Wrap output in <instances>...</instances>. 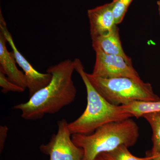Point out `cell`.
Masks as SVG:
<instances>
[{
    "label": "cell",
    "instance_id": "7c38bea8",
    "mask_svg": "<svg viewBox=\"0 0 160 160\" xmlns=\"http://www.w3.org/2000/svg\"><path fill=\"white\" fill-rule=\"evenodd\" d=\"M142 117L149 123L152 129V147L148 156L152 157L160 154V112L146 113Z\"/></svg>",
    "mask_w": 160,
    "mask_h": 160
},
{
    "label": "cell",
    "instance_id": "e0dca14e",
    "mask_svg": "<svg viewBox=\"0 0 160 160\" xmlns=\"http://www.w3.org/2000/svg\"><path fill=\"white\" fill-rule=\"evenodd\" d=\"M93 160H108L106 158L104 157L103 156L102 154V153L98 155Z\"/></svg>",
    "mask_w": 160,
    "mask_h": 160
},
{
    "label": "cell",
    "instance_id": "4fadbf2b",
    "mask_svg": "<svg viewBox=\"0 0 160 160\" xmlns=\"http://www.w3.org/2000/svg\"><path fill=\"white\" fill-rule=\"evenodd\" d=\"M128 147L122 145L112 151L102 153L108 160H148L149 157L138 158L134 156L129 151Z\"/></svg>",
    "mask_w": 160,
    "mask_h": 160
},
{
    "label": "cell",
    "instance_id": "3957f363",
    "mask_svg": "<svg viewBox=\"0 0 160 160\" xmlns=\"http://www.w3.org/2000/svg\"><path fill=\"white\" fill-rule=\"evenodd\" d=\"M139 127L131 118L100 126L90 134H73L72 139L84 151L82 160H93L98 155L120 146H133L139 135Z\"/></svg>",
    "mask_w": 160,
    "mask_h": 160
},
{
    "label": "cell",
    "instance_id": "8992f818",
    "mask_svg": "<svg viewBox=\"0 0 160 160\" xmlns=\"http://www.w3.org/2000/svg\"><path fill=\"white\" fill-rule=\"evenodd\" d=\"M0 32L4 35L7 42L11 47L17 63L24 72L27 81V88L29 89L30 97L40 89L48 85L51 81L52 76L48 72L41 73L36 70L19 51L13 42L12 36L7 28L2 11H0Z\"/></svg>",
    "mask_w": 160,
    "mask_h": 160
},
{
    "label": "cell",
    "instance_id": "7a4b0ae2",
    "mask_svg": "<svg viewBox=\"0 0 160 160\" xmlns=\"http://www.w3.org/2000/svg\"><path fill=\"white\" fill-rule=\"evenodd\" d=\"M75 70L82 78L87 92V106L82 114L68 126L72 134H90L100 126L112 122L133 117L123 110L121 106L110 104L92 86L81 60H73Z\"/></svg>",
    "mask_w": 160,
    "mask_h": 160
},
{
    "label": "cell",
    "instance_id": "52a82bcc",
    "mask_svg": "<svg viewBox=\"0 0 160 160\" xmlns=\"http://www.w3.org/2000/svg\"><path fill=\"white\" fill-rule=\"evenodd\" d=\"M95 52V62L91 73L92 75L104 78L126 77L141 79L132 64L127 62L124 58L102 52Z\"/></svg>",
    "mask_w": 160,
    "mask_h": 160
},
{
    "label": "cell",
    "instance_id": "d6986e66",
    "mask_svg": "<svg viewBox=\"0 0 160 160\" xmlns=\"http://www.w3.org/2000/svg\"><path fill=\"white\" fill-rule=\"evenodd\" d=\"M158 9L159 14L160 17V0H158L157 2Z\"/></svg>",
    "mask_w": 160,
    "mask_h": 160
},
{
    "label": "cell",
    "instance_id": "8fae6325",
    "mask_svg": "<svg viewBox=\"0 0 160 160\" xmlns=\"http://www.w3.org/2000/svg\"><path fill=\"white\" fill-rule=\"evenodd\" d=\"M123 110L137 118L146 113L160 112V101L157 102L136 101L128 105L121 106Z\"/></svg>",
    "mask_w": 160,
    "mask_h": 160
},
{
    "label": "cell",
    "instance_id": "5bb4252c",
    "mask_svg": "<svg viewBox=\"0 0 160 160\" xmlns=\"http://www.w3.org/2000/svg\"><path fill=\"white\" fill-rule=\"evenodd\" d=\"M132 1L133 0H113L112 2V13L117 25L122 22Z\"/></svg>",
    "mask_w": 160,
    "mask_h": 160
},
{
    "label": "cell",
    "instance_id": "ba28073f",
    "mask_svg": "<svg viewBox=\"0 0 160 160\" xmlns=\"http://www.w3.org/2000/svg\"><path fill=\"white\" fill-rule=\"evenodd\" d=\"M87 16L91 38L109 32L117 25L111 2L89 9Z\"/></svg>",
    "mask_w": 160,
    "mask_h": 160
},
{
    "label": "cell",
    "instance_id": "9a60e30c",
    "mask_svg": "<svg viewBox=\"0 0 160 160\" xmlns=\"http://www.w3.org/2000/svg\"><path fill=\"white\" fill-rule=\"evenodd\" d=\"M0 86L2 88V92L3 93H7L9 91L23 92L26 89L12 82L1 71H0Z\"/></svg>",
    "mask_w": 160,
    "mask_h": 160
},
{
    "label": "cell",
    "instance_id": "277c9868",
    "mask_svg": "<svg viewBox=\"0 0 160 160\" xmlns=\"http://www.w3.org/2000/svg\"><path fill=\"white\" fill-rule=\"evenodd\" d=\"M90 82L104 98L115 106H124L136 101L157 102L160 98L150 83L126 77L104 78L87 73Z\"/></svg>",
    "mask_w": 160,
    "mask_h": 160
},
{
    "label": "cell",
    "instance_id": "5b68a950",
    "mask_svg": "<svg viewBox=\"0 0 160 160\" xmlns=\"http://www.w3.org/2000/svg\"><path fill=\"white\" fill-rule=\"evenodd\" d=\"M68 124L65 119L58 121L56 134L47 144L40 146V151L49 155L50 160H82L84 151L72 142Z\"/></svg>",
    "mask_w": 160,
    "mask_h": 160
},
{
    "label": "cell",
    "instance_id": "ac0fdd59",
    "mask_svg": "<svg viewBox=\"0 0 160 160\" xmlns=\"http://www.w3.org/2000/svg\"><path fill=\"white\" fill-rule=\"evenodd\" d=\"M149 157L152 159L154 160H160V154L155 156L152 157Z\"/></svg>",
    "mask_w": 160,
    "mask_h": 160
},
{
    "label": "cell",
    "instance_id": "6da1fadb",
    "mask_svg": "<svg viewBox=\"0 0 160 160\" xmlns=\"http://www.w3.org/2000/svg\"><path fill=\"white\" fill-rule=\"evenodd\" d=\"M73 61L67 59L49 66L46 72L52 76L50 82L30 97L25 103L12 109L20 110L22 117L27 120L40 119L46 114L57 113L74 102L77 89L72 80Z\"/></svg>",
    "mask_w": 160,
    "mask_h": 160
},
{
    "label": "cell",
    "instance_id": "ffe728a7",
    "mask_svg": "<svg viewBox=\"0 0 160 160\" xmlns=\"http://www.w3.org/2000/svg\"><path fill=\"white\" fill-rule=\"evenodd\" d=\"M148 160H154L150 158L149 157V159Z\"/></svg>",
    "mask_w": 160,
    "mask_h": 160
},
{
    "label": "cell",
    "instance_id": "2e32d148",
    "mask_svg": "<svg viewBox=\"0 0 160 160\" xmlns=\"http://www.w3.org/2000/svg\"><path fill=\"white\" fill-rule=\"evenodd\" d=\"M8 127L6 125L0 126V150L2 151L8 133Z\"/></svg>",
    "mask_w": 160,
    "mask_h": 160
},
{
    "label": "cell",
    "instance_id": "30bf717a",
    "mask_svg": "<svg viewBox=\"0 0 160 160\" xmlns=\"http://www.w3.org/2000/svg\"><path fill=\"white\" fill-rule=\"evenodd\" d=\"M91 39L92 45L95 52H102L107 54L119 56L124 58L129 64H132L131 59L123 50L117 25L109 32Z\"/></svg>",
    "mask_w": 160,
    "mask_h": 160
},
{
    "label": "cell",
    "instance_id": "9c48e42d",
    "mask_svg": "<svg viewBox=\"0 0 160 160\" xmlns=\"http://www.w3.org/2000/svg\"><path fill=\"white\" fill-rule=\"evenodd\" d=\"M7 42L4 35L0 32V71L12 82L26 89L27 85L25 75L17 67L13 52L7 49Z\"/></svg>",
    "mask_w": 160,
    "mask_h": 160
}]
</instances>
